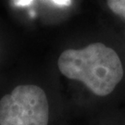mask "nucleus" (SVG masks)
Returning a JSON list of instances; mask_svg holds the SVG:
<instances>
[{
    "label": "nucleus",
    "mask_w": 125,
    "mask_h": 125,
    "mask_svg": "<svg viewBox=\"0 0 125 125\" xmlns=\"http://www.w3.org/2000/svg\"><path fill=\"white\" fill-rule=\"evenodd\" d=\"M57 65L64 78L80 83L91 96L96 98L111 94L124 75L120 56L102 43L63 50Z\"/></svg>",
    "instance_id": "f257e3e1"
},
{
    "label": "nucleus",
    "mask_w": 125,
    "mask_h": 125,
    "mask_svg": "<svg viewBox=\"0 0 125 125\" xmlns=\"http://www.w3.org/2000/svg\"><path fill=\"white\" fill-rule=\"evenodd\" d=\"M69 113L41 85L20 83L0 94V125H65Z\"/></svg>",
    "instance_id": "f03ea898"
},
{
    "label": "nucleus",
    "mask_w": 125,
    "mask_h": 125,
    "mask_svg": "<svg viewBox=\"0 0 125 125\" xmlns=\"http://www.w3.org/2000/svg\"><path fill=\"white\" fill-rule=\"evenodd\" d=\"M107 3L113 13L125 20V0H107Z\"/></svg>",
    "instance_id": "7ed1b4c3"
},
{
    "label": "nucleus",
    "mask_w": 125,
    "mask_h": 125,
    "mask_svg": "<svg viewBox=\"0 0 125 125\" xmlns=\"http://www.w3.org/2000/svg\"><path fill=\"white\" fill-rule=\"evenodd\" d=\"M53 4L59 7H67L71 5V0H50ZM32 2V0H16V5L18 7L29 6Z\"/></svg>",
    "instance_id": "20e7f679"
}]
</instances>
